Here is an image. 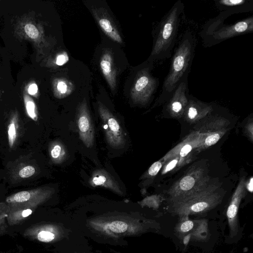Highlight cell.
<instances>
[{"instance_id":"cell-25","label":"cell","mask_w":253,"mask_h":253,"mask_svg":"<svg viewBox=\"0 0 253 253\" xmlns=\"http://www.w3.org/2000/svg\"><path fill=\"white\" fill-rule=\"evenodd\" d=\"M220 136L217 133L211 135L206 139L205 143L208 146H211L215 144L219 139Z\"/></svg>"},{"instance_id":"cell-9","label":"cell","mask_w":253,"mask_h":253,"mask_svg":"<svg viewBox=\"0 0 253 253\" xmlns=\"http://www.w3.org/2000/svg\"><path fill=\"white\" fill-rule=\"evenodd\" d=\"M215 4L220 12H224L230 16L233 14L253 10V0H215Z\"/></svg>"},{"instance_id":"cell-20","label":"cell","mask_w":253,"mask_h":253,"mask_svg":"<svg viewBox=\"0 0 253 253\" xmlns=\"http://www.w3.org/2000/svg\"><path fill=\"white\" fill-rule=\"evenodd\" d=\"M36 173V169L31 165L22 167L18 171V175L21 178H27L33 176Z\"/></svg>"},{"instance_id":"cell-28","label":"cell","mask_w":253,"mask_h":253,"mask_svg":"<svg viewBox=\"0 0 253 253\" xmlns=\"http://www.w3.org/2000/svg\"><path fill=\"white\" fill-rule=\"evenodd\" d=\"M177 161L173 160L170 162L167 166L166 171H168L173 169L177 164Z\"/></svg>"},{"instance_id":"cell-14","label":"cell","mask_w":253,"mask_h":253,"mask_svg":"<svg viewBox=\"0 0 253 253\" xmlns=\"http://www.w3.org/2000/svg\"><path fill=\"white\" fill-rule=\"evenodd\" d=\"M49 155L53 163L59 164L65 159L67 152L63 144L59 141H54L50 146Z\"/></svg>"},{"instance_id":"cell-12","label":"cell","mask_w":253,"mask_h":253,"mask_svg":"<svg viewBox=\"0 0 253 253\" xmlns=\"http://www.w3.org/2000/svg\"><path fill=\"white\" fill-rule=\"evenodd\" d=\"M179 219L174 228L175 235L180 239L190 233L194 225V221L189 218L188 215L179 216Z\"/></svg>"},{"instance_id":"cell-15","label":"cell","mask_w":253,"mask_h":253,"mask_svg":"<svg viewBox=\"0 0 253 253\" xmlns=\"http://www.w3.org/2000/svg\"><path fill=\"white\" fill-rule=\"evenodd\" d=\"M97 20L101 29L112 39L118 42H122V39L118 31L113 26L110 20L106 17H98Z\"/></svg>"},{"instance_id":"cell-8","label":"cell","mask_w":253,"mask_h":253,"mask_svg":"<svg viewBox=\"0 0 253 253\" xmlns=\"http://www.w3.org/2000/svg\"><path fill=\"white\" fill-rule=\"evenodd\" d=\"M89 183L94 187H103L111 190L118 195H123V192L118 183L105 169H98L94 171L89 179Z\"/></svg>"},{"instance_id":"cell-10","label":"cell","mask_w":253,"mask_h":253,"mask_svg":"<svg viewBox=\"0 0 253 253\" xmlns=\"http://www.w3.org/2000/svg\"><path fill=\"white\" fill-rule=\"evenodd\" d=\"M100 65L108 84L114 90L116 86V70L110 52L106 51L104 53L100 60Z\"/></svg>"},{"instance_id":"cell-22","label":"cell","mask_w":253,"mask_h":253,"mask_svg":"<svg viewBox=\"0 0 253 253\" xmlns=\"http://www.w3.org/2000/svg\"><path fill=\"white\" fill-rule=\"evenodd\" d=\"M55 238V234L49 231L42 230L40 232L38 235V240L42 242H50L52 241Z\"/></svg>"},{"instance_id":"cell-26","label":"cell","mask_w":253,"mask_h":253,"mask_svg":"<svg viewBox=\"0 0 253 253\" xmlns=\"http://www.w3.org/2000/svg\"><path fill=\"white\" fill-rule=\"evenodd\" d=\"M38 90V88L37 84L33 83L31 84L28 87V93L32 95H35L37 94Z\"/></svg>"},{"instance_id":"cell-2","label":"cell","mask_w":253,"mask_h":253,"mask_svg":"<svg viewBox=\"0 0 253 253\" xmlns=\"http://www.w3.org/2000/svg\"><path fill=\"white\" fill-rule=\"evenodd\" d=\"M184 4L177 0L161 19L155 32L153 48L148 61L169 58L178 33Z\"/></svg>"},{"instance_id":"cell-27","label":"cell","mask_w":253,"mask_h":253,"mask_svg":"<svg viewBox=\"0 0 253 253\" xmlns=\"http://www.w3.org/2000/svg\"><path fill=\"white\" fill-rule=\"evenodd\" d=\"M192 147L190 145H186L181 149L180 155L181 157L186 156L191 150Z\"/></svg>"},{"instance_id":"cell-1","label":"cell","mask_w":253,"mask_h":253,"mask_svg":"<svg viewBox=\"0 0 253 253\" xmlns=\"http://www.w3.org/2000/svg\"><path fill=\"white\" fill-rule=\"evenodd\" d=\"M196 39L189 30L184 32L172 56L169 72L162 85L159 101H167L182 81L188 76L194 57Z\"/></svg>"},{"instance_id":"cell-23","label":"cell","mask_w":253,"mask_h":253,"mask_svg":"<svg viewBox=\"0 0 253 253\" xmlns=\"http://www.w3.org/2000/svg\"><path fill=\"white\" fill-rule=\"evenodd\" d=\"M162 167V164L158 161L153 163L148 169V173L151 176L156 175Z\"/></svg>"},{"instance_id":"cell-11","label":"cell","mask_w":253,"mask_h":253,"mask_svg":"<svg viewBox=\"0 0 253 253\" xmlns=\"http://www.w3.org/2000/svg\"><path fill=\"white\" fill-rule=\"evenodd\" d=\"M194 225L190 232V239L197 242H206L210 237V232L207 219L194 220Z\"/></svg>"},{"instance_id":"cell-7","label":"cell","mask_w":253,"mask_h":253,"mask_svg":"<svg viewBox=\"0 0 253 253\" xmlns=\"http://www.w3.org/2000/svg\"><path fill=\"white\" fill-rule=\"evenodd\" d=\"M76 120L80 139L86 147H91L94 143V131L85 99L78 106Z\"/></svg>"},{"instance_id":"cell-4","label":"cell","mask_w":253,"mask_h":253,"mask_svg":"<svg viewBox=\"0 0 253 253\" xmlns=\"http://www.w3.org/2000/svg\"><path fill=\"white\" fill-rule=\"evenodd\" d=\"M151 221L146 219L142 222L137 218L116 216L94 219L89 224L96 231L108 236H129L144 232L150 227Z\"/></svg>"},{"instance_id":"cell-17","label":"cell","mask_w":253,"mask_h":253,"mask_svg":"<svg viewBox=\"0 0 253 253\" xmlns=\"http://www.w3.org/2000/svg\"><path fill=\"white\" fill-rule=\"evenodd\" d=\"M71 89L72 87L69 86V83L65 80H59L55 84V94L58 97H63L70 93Z\"/></svg>"},{"instance_id":"cell-5","label":"cell","mask_w":253,"mask_h":253,"mask_svg":"<svg viewBox=\"0 0 253 253\" xmlns=\"http://www.w3.org/2000/svg\"><path fill=\"white\" fill-rule=\"evenodd\" d=\"M153 63L148 61V64L141 68L136 74L130 91L131 99L135 103H146L157 91L159 80L151 74Z\"/></svg>"},{"instance_id":"cell-16","label":"cell","mask_w":253,"mask_h":253,"mask_svg":"<svg viewBox=\"0 0 253 253\" xmlns=\"http://www.w3.org/2000/svg\"><path fill=\"white\" fill-rule=\"evenodd\" d=\"M18 128V117L17 113L13 114L7 126V136L9 146L12 148L17 139Z\"/></svg>"},{"instance_id":"cell-30","label":"cell","mask_w":253,"mask_h":253,"mask_svg":"<svg viewBox=\"0 0 253 253\" xmlns=\"http://www.w3.org/2000/svg\"><path fill=\"white\" fill-rule=\"evenodd\" d=\"M249 190L252 192L253 191V178H252L248 185Z\"/></svg>"},{"instance_id":"cell-18","label":"cell","mask_w":253,"mask_h":253,"mask_svg":"<svg viewBox=\"0 0 253 253\" xmlns=\"http://www.w3.org/2000/svg\"><path fill=\"white\" fill-rule=\"evenodd\" d=\"M24 103L28 117L34 121H37L38 119V112L36 105L33 100L29 96L25 95L24 96Z\"/></svg>"},{"instance_id":"cell-3","label":"cell","mask_w":253,"mask_h":253,"mask_svg":"<svg viewBox=\"0 0 253 253\" xmlns=\"http://www.w3.org/2000/svg\"><path fill=\"white\" fill-rule=\"evenodd\" d=\"M230 15L220 12L204 25L200 35L205 46L210 47L230 39L253 32V16L247 17L234 24H224Z\"/></svg>"},{"instance_id":"cell-13","label":"cell","mask_w":253,"mask_h":253,"mask_svg":"<svg viewBox=\"0 0 253 253\" xmlns=\"http://www.w3.org/2000/svg\"><path fill=\"white\" fill-rule=\"evenodd\" d=\"M44 189L43 188H37L32 190L20 191L7 197L6 201L9 203H24L30 200L33 196L41 193Z\"/></svg>"},{"instance_id":"cell-6","label":"cell","mask_w":253,"mask_h":253,"mask_svg":"<svg viewBox=\"0 0 253 253\" xmlns=\"http://www.w3.org/2000/svg\"><path fill=\"white\" fill-rule=\"evenodd\" d=\"M98 109L108 143L114 148L123 147L126 139L119 121L102 103H98Z\"/></svg>"},{"instance_id":"cell-29","label":"cell","mask_w":253,"mask_h":253,"mask_svg":"<svg viewBox=\"0 0 253 253\" xmlns=\"http://www.w3.org/2000/svg\"><path fill=\"white\" fill-rule=\"evenodd\" d=\"M32 213V211L30 209H28L25 210L23 211V212L22 213V215L25 217H27V216H29Z\"/></svg>"},{"instance_id":"cell-24","label":"cell","mask_w":253,"mask_h":253,"mask_svg":"<svg viewBox=\"0 0 253 253\" xmlns=\"http://www.w3.org/2000/svg\"><path fill=\"white\" fill-rule=\"evenodd\" d=\"M69 60V57L65 52L57 56L56 60V64L57 65L61 66L65 64Z\"/></svg>"},{"instance_id":"cell-21","label":"cell","mask_w":253,"mask_h":253,"mask_svg":"<svg viewBox=\"0 0 253 253\" xmlns=\"http://www.w3.org/2000/svg\"><path fill=\"white\" fill-rule=\"evenodd\" d=\"M195 183L194 178L191 176H186L183 177L180 181L179 185L181 189L184 191L191 189Z\"/></svg>"},{"instance_id":"cell-19","label":"cell","mask_w":253,"mask_h":253,"mask_svg":"<svg viewBox=\"0 0 253 253\" xmlns=\"http://www.w3.org/2000/svg\"><path fill=\"white\" fill-rule=\"evenodd\" d=\"M26 35L31 39L36 40L40 37V32L37 27L32 23H27L24 27Z\"/></svg>"}]
</instances>
